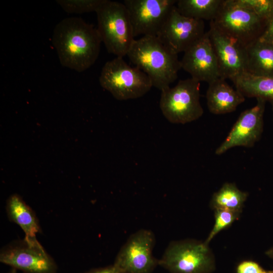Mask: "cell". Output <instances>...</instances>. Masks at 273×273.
<instances>
[{
    "instance_id": "8992f818",
    "label": "cell",
    "mask_w": 273,
    "mask_h": 273,
    "mask_svg": "<svg viewBox=\"0 0 273 273\" xmlns=\"http://www.w3.org/2000/svg\"><path fill=\"white\" fill-rule=\"evenodd\" d=\"M159 265L170 273H211L215 267L208 245L194 240L171 242Z\"/></svg>"
},
{
    "instance_id": "7a4b0ae2",
    "label": "cell",
    "mask_w": 273,
    "mask_h": 273,
    "mask_svg": "<svg viewBox=\"0 0 273 273\" xmlns=\"http://www.w3.org/2000/svg\"><path fill=\"white\" fill-rule=\"evenodd\" d=\"M126 56L149 77L153 86L160 91L170 87L181 68L178 55L156 36H144L135 39Z\"/></svg>"
},
{
    "instance_id": "3957f363",
    "label": "cell",
    "mask_w": 273,
    "mask_h": 273,
    "mask_svg": "<svg viewBox=\"0 0 273 273\" xmlns=\"http://www.w3.org/2000/svg\"><path fill=\"white\" fill-rule=\"evenodd\" d=\"M96 13L97 30L107 51L123 58L135 40L126 7L122 3L104 0Z\"/></svg>"
},
{
    "instance_id": "ac0fdd59",
    "label": "cell",
    "mask_w": 273,
    "mask_h": 273,
    "mask_svg": "<svg viewBox=\"0 0 273 273\" xmlns=\"http://www.w3.org/2000/svg\"><path fill=\"white\" fill-rule=\"evenodd\" d=\"M235 88L245 98L273 102V77L242 73L231 79Z\"/></svg>"
},
{
    "instance_id": "6da1fadb",
    "label": "cell",
    "mask_w": 273,
    "mask_h": 273,
    "mask_svg": "<svg viewBox=\"0 0 273 273\" xmlns=\"http://www.w3.org/2000/svg\"><path fill=\"white\" fill-rule=\"evenodd\" d=\"M102 42L97 28L76 17L60 21L52 37L61 64L79 72L95 63Z\"/></svg>"
},
{
    "instance_id": "e0dca14e",
    "label": "cell",
    "mask_w": 273,
    "mask_h": 273,
    "mask_svg": "<svg viewBox=\"0 0 273 273\" xmlns=\"http://www.w3.org/2000/svg\"><path fill=\"white\" fill-rule=\"evenodd\" d=\"M245 72L253 75L273 77V45L258 39L246 47Z\"/></svg>"
},
{
    "instance_id": "9a60e30c",
    "label": "cell",
    "mask_w": 273,
    "mask_h": 273,
    "mask_svg": "<svg viewBox=\"0 0 273 273\" xmlns=\"http://www.w3.org/2000/svg\"><path fill=\"white\" fill-rule=\"evenodd\" d=\"M206 94L209 111L214 114H224L235 111L245 97L229 85L225 79L218 78L210 82Z\"/></svg>"
},
{
    "instance_id": "44dd1931",
    "label": "cell",
    "mask_w": 273,
    "mask_h": 273,
    "mask_svg": "<svg viewBox=\"0 0 273 273\" xmlns=\"http://www.w3.org/2000/svg\"><path fill=\"white\" fill-rule=\"evenodd\" d=\"M214 210V224L205 241L208 245L217 234L230 227L235 221L237 220L241 214V212L225 209H218Z\"/></svg>"
},
{
    "instance_id": "484cf974",
    "label": "cell",
    "mask_w": 273,
    "mask_h": 273,
    "mask_svg": "<svg viewBox=\"0 0 273 273\" xmlns=\"http://www.w3.org/2000/svg\"><path fill=\"white\" fill-rule=\"evenodd\" d=\"M84 273H121L114 265L92 269Z\"/></svg>"
},
{
    "instance_id": "5b68a950",
    "label": "cell",
    "mask_w": 273,
    "mask_h": 273,
    "mask_svg": "<svg viewBox=\"0 0 273 273\" xmlns=\"http://www.w3.org/2000/svg\"><path fill=\"white\" fill-rule=\"evenodd\" d=\"M200 83L191 77L180 80L174 86L161 90L160 108L168 121L186 124L202 116L204 111L200 102Z\"/></svg>"
},
{
    "instance_id": "277c9868",
    "label": "cell",
    "mask_w": 273,
    "mask_h": 273,
    "mask_svg": "<svg viewBox=\"0 0 273 273\" xmlns=\"http://www.w3.org/2000/svg\"><path fill=\"white\" fill-rule=\"evenodd\" d=\"M99 82L118 100L140 98L153 86L150 78L145 72L136 66H131L123 58L118 57L104 64Z\"/></svg>"
},
{
    "instance_id": "52a82bcc",
    "label": "cell",
    "mask_w": 273,
    "mask_h": 273,
    "mask_svg": "<svg viewBox=\"0 0 273 273\" xmlns=\"http://www.w3.org/2000/svg\"><path fill=\"white\" fill-rule=\"evenodd\" d=\"M211 22L245 47L259 38L266 24L235 0H223L215 19Z\"/></svg>"
},
{
    "instance_id": "4fadbf2b",
    "label": "cell",
    "mask_w": 273,
    "mask_h": 273,
    "mask_svg": "<svg viewBox=\"0 0 273 273\" xmlns=\"http://www.w3.org/2000/svg\"><path fill=\"white\" fill-rule=\"evenodd\" d=\"M266 101L257 99V103L240 115L224 141L215 150L221 155L235 147H252L263 131V114Z\"/></svg>"
},
{
    "instance_id": "cb8c5ba5",
    "label": "cell",
    "mask_w": 273,
    "mask_h": 273,
    "mask_svg": "<svg viewBox=\"0 0 273 273\" xmlns=\"http://www.w3.org/2000/svg\"><path fill=\"white\" fill-rule=\"evenodd\" d=\"M236 273H273V270H266L255 261L245 260L237 265Z\"/></svg>"
},
{
    "instance_id": "d4e9b609",
    "label": "cell",
    "mask_w": 273,
    "mask_h": 273,
    "mask_svg": "<svg viewBox=\"0 0 273 273\" xmlns=\"http://www.w3.org/2000/svg\"><path fill=\"white\" fill-rule=\"evenodd\" d=\"M258 40L273 45V14L267 21L263 32Z\"/></svg>"
},
{
    "instance_id": "4316f807",
    "label": "cell",
    "mask_w": 273,
    "mask_h": 273,
    "mask_svg": "<svg viewBox=\"0 0 273 273\" xmlns=\"http://www.w3.org/2000/svg\"><path fill=\"white\" fill-rule=\"evenodd\" d=\"M265 254L269 258L273 259V247H271L269 249L266 251Z\"/></svg>"
},
{
    "instance_id": "8fae6325",
    "label": "cell",
    "mask_w": 273,
    "mask_h": 273,
    "mask_svg": "<svg viewBox=\"0 0 273 273\" xmlns=\"http://www.w3.org/2000/svg\"><path fill=\"white\" fill-rule=\"evenodd\" d=\"M204 21L183 16L175 6L157 37L176 54L185 52L205 34Z\"/></svg>"
},
{
    "instance_id": "f1b7e54d",
    "label": "cell",
    "mask_w": 273,
    "mask_h": 273,
    "mask_svg": "<svg viewBox=\"0 0 273 273\" xmlns=\"http://www.w3.org/2000/svg\"><path fill=\"white\" fill-rule=\"evenodd\" d=\"M272 105V110H273V102H271Z\"/></svg>"
},
{
    "instance_id": "ba28073f",
    "label": "cell",
    "mask_w": 273,
    "mask_h": 273,
    "mask_svg": "<svg viewBox=\"0 0 273 273\" xmlns=\"http://www.w3.org/2000/svg\"><path fill=\"white\" fill-rule=\"evenodd\" d=\"M0 261L26 273H56L57 265L36 238L26 239L3 248Z\"/></svg>"
},
{
    "instance_id": "ffe728a7",
    "label": "cell",
    "mask_w": 273,
    "mask_h": 273,
    "mask_svg": "<svg viewBox=\"0 0 273 273\" xmlns=\"http://www.w3.org/2000/svg\"><path fill=\"white\" fill-rule=\"evenodd\" d=\"M248 193L239 190L234 183H226L213 194L210 206L214 209H225L241 212Z\"/></svg>"
},
{
    "instance_id": "d6986e66",
    "label": "cell",
    "mask_w": 273,
    "mask_h": 273,
    "mask_svg": "<svg viewBox=\"0 0 273 273\" xmlns=\"http://www.w3.org/2000/svg\"><path fill=\"white\" fill-rule=\"evenodd\" d=\"M223 0H178L175 6L180 14L199 20H213Z\"/></svg>"
},
{
    "instance_id": "30bf717a",
    "label": "cell",
    "mask_w": 273,
    "mask_h": 273,
    "mask_svg": "<svg viewBox=\"0 0 273 273\" xmlns=\"http://www.w3.org/2000/svg\"><path fill=\"white\" fill-rule=\"evenodd\" d=\"M176 0H124L134 37L157 36Z\"/></svg>"
},
{
    "instance_id": "7c38bea8",
    "label": "cell",
    "mask_w": 273,
    "mask_h": 273,
    "mask_svg": "<svg viewBox=\"0 0 273 273\" xmlns=\"http://www.w3.org/2000/svg\"><path fill=\"white\" fill-rule=\"evenodd\" d=\"M207 32L217 59L219 77L231 80L245 72L246 47L221 31L211 21Z\"/></svg>"
},
{
    "instance_id": "7402d4cb",
    "label": "cell",
    "mask_w": 273,
    "mask_h": 273,
    "mask_svg": "<svg viewBox=\"0 0 273 273\" xmlns=\"http://www.w3.org/2000/svg\"><path fill=\"white\" fill-rule=\"evenodd\" d=\"M104 0H58L57 3L66 12L82 14L96 12Z\"/></svg>"
},
{
    "instance_id": "603a6c76",
    "label": "cell",
    "mask_w": 273,
    "mask_h": 273,
    "mask_svg": "<svg viewBox=\"0 0 273 273\" xmlns=\"http://www.w3.org/2000/svg\"><path fill=\"white\" fill-rule=\"evenodd\" d=\"M241 7L254 12L266 22L273 14V0H235Z\"/></svg>"
},
{
    "instance_id": "83f0119b",
    "label": "cell",
    "mask_w": 273,
    "mask_h": 273,
    "mask_svg": "<svg viewBox=\"0 0 273 273\" xmlns=\"http://www.w3.org/2000/svg\"><path fill=\"white\" fill-rule=\"evenodd\" d=\"M7 273H17V269L14 268H12V269Z\"/></svg>"
},
{
    "instance_id": "2e32d148",
    "label": "cell",
    "mask_w": 273,
    "mask_h": 273,
    "mask_svg": "<svg viewBox=\"0 0 273 273\" xmlns=\"http://www.w3.org/2000/svg\"><path fill=\"white\" fill-rule=\"evenodd\" d=\"M6 211L10 220L17 224L23 231L24 238H36V234L41 232L35 213L19 195L13 194L8 198Z\"/></svg>"
},
{
    "instance_id": "9c48e42d",
    "label": "cell",
    "mask_w": 273,
    "mask_h": 273,
    "mask_svg": "<svg viewBox=\"0 0 273 273\" xmlns=\"http://www.w3.org/2000/svg\"><path fill=\"white\" fill-rule=\"evenodd\" d=\"M155 242L151 231L139 230L120 248L113 264L121 273H151L159 264L152 255Z\"/></svg>"
},
{
    "instance_id": "5bb4252c",
    "label": "cell",
    "mask_w": 273,
    "mask_h": 273,
    "mask_svg": "<svg viewBox=\"0 0 273 273\" xmlns=\"http://www.w3.org/2000/svg\"><path fill=\"white\" fill-rule=\"evenodd\" d=\"M180 62L181 68L200 82L209 83L220 78L217 59L207 31L184 52Z\"/></svg>"
}]
</instances>
